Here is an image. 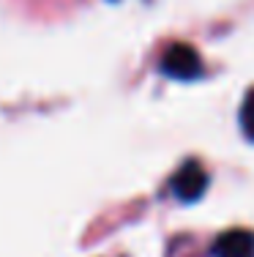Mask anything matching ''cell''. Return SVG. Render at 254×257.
I'll list each match as a JSON object with an SVG mask.
<instances>
[{"instance_id":"6da1fadb","label":"cell","mask_w":254,"mask_h":257,"mask_svg":"<svg viewBox=\"0 0 254 257\" xmlns=\"http://www.w3.org/2000/svg\"><path fill=\"white\" fill-rule=\"evenodd\" d=\"M161 74L169 79H178V82H189L202 74V60L194 47L189 44H172L161 58Z\"/></svg>"},{"instance_id":"7a4b0ae2","label":"cell","mask_w":254,"mask_h":257,"mask_svg":"<svg viewBox=\"0 0 254 257\" xmlns=\"http://www.w3.org/2000/svg\"><path fill=\"white\" fill-rule=\"evenodd\" d=\"M169 189H172V194L180 200V203H197V200L205 194V189H208V173L202 170V164L186 162L183 167L175 173Z\"/></svg>"},{"instance_id":"3957f363","label":"cell","mask_w":254,"mask_h":257,"mask_svg":"<svg viewBox=\"0 0 254 257\" xmlns=\"http://www.w3.org/2000/svg\"><path fill=\"white\" fill-rule=\"evenodd\" d=\"M213 257H254V232L251 230H227L216 238Z\"/></svg>"},{"instance_id":"277c9868","label":"cell","mask_w":254,"mask_h":257,"mask_svg":"<svg viewBox=\"0 0 254 257\" xmlns=\"http://www.w3.org/2000/svg\"><path fill=\"white\" fill-rule=\"evenodd\" d=\"M240 132H243L246 140L254 143V88L243 96V104H240V115H238Z\"/></svg>"}]
</instances>
